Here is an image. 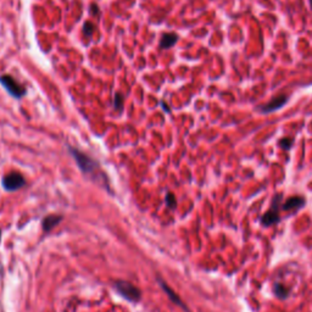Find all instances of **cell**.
<instances>
[{
	"instance_id": "1",
	"label": "cell",
	"mask_w": 312,
	"mask_h": 312,
	"mask_svg": "<svg viewBox=\"0 0 312 312\" xmlns=\"http://www.w3.org/2000/svg\"><path fill=\"white\" fill-rule=\"evenodd\" d=\"M67 149L68 152H70V154L72 155L73 158L76 160V163H77L79 169H81L84 174H88V176H90L94 179H97L98 177H99V178H103L104 173L101 172L100 165L97 160L90 157V156L87 155L86 153L81 152V150L76 149V148L70 147V145H67Z\"/></svg>"
},
{
	"instance_id": "2",
	"label": "cell",
	"mask_w": 312,
	"mask_h": 312,
	"mask_svg": "<svg viewBox=\"0 0 312 312\" xmlns=\"http://www.w3.org/2000/svg\"><path fill=\"white\" fill-rule=\"evenodd\" d=\"M114 287L126 300L131 301V303H138L141 300V290L137 288L136 286H133L132 283H130V282L116 281L114 283Z\"/></svg>"
},
{
	"instance_id": "3",
	"label": "cell",
	"mask_w": 312,
	"mask_h": 312,
	"mask_svg": "<svg viewBox=\"0 0 312 312\" xmlns=\"http://www.w3.org/2000/svg\"><path fill=\"white\" fill-rule=\"evenodd\" d=\"M0 83L4 87L5 89L7 90L10 95L15 99H21V98L24 97L26 94V88L23 86H21L15 78H12L11 76L9 75H4L0 77Z\"/></svg>"
},
{
	"instance_id": "4",
	"label": "cell",
	"mask_w": 312,
	"mask_h": 312,
	"mask_svg": "<svg viewBox=\"0 0 312 312\" xmlns=\"http://www.w3.org/2000/svg\"><path fill=\"white\" fill-rule=\"evenodd\" d=\"M1 184L5 190L15 191L21 189L26 184V180L20 172H11V173H7L6 176L2 177Z\"/></svg>"
},
{
	"instance_id": "5",
	"label": "cell",
	"mask_w": 312,
	"mask_h": 312,
	"mask_svg": "<svg viewBox=\"0 0 312 312\" xmlns=\"http://www.w3.org/2000/svg\"><path fill=\"white\" fill-rule=\"evenodd\" d=\"M289 100V95L287 94H278L276 97H273L268 103L265 104V105L257 106L256 110L261 114H271V112H275L279 110V109L283 108Z\"/></svg>"
},
{
	"instance_id": "6",
	"label": "cell",
	"mask_w": 312,
	"mask_h": 312,
	"mask_svg": "<svg viewBox=\"0 0 312 312\" xmlns=\"http://www.w3.org/2000/svg\"><path fill=\"white\" fill-rule=\"evenodd\" d=\"M283 198L282 194H277V195L273 198L272 200V205H271L270 210L265 213L264 217H262L261 223L264 226H271V224H276L277 222H279V213H278V207L281 205V200Z\"/></svg>"
},
{
	"instance_id": "7",
	"label": "cell",
	"mask_w": 312,
	"mask_h": 312,
	"mask_svg": "<svg viewBox=\"0 0 312 312\" xmlns=\"http://www.w3.org/2000/svg\"><path fill=\"white\" fill-rule=\"evenodd\" d=\"M304 205H305V199L303 196H290L284 201V204H282V209L284 211H298Z\"/></svg>"
},
{
	"instance_id": "8",
	"label": "cell",
	"mask_w": 312,
	"mask_h": 312,
	"mask_svg": "<svg viewBox=\"0 0 312 312\" xmlns=\"http://www.w3.org/2000/svg\"><path fill=\"white\" fill-rule=\"evenodd\" d=\"M61 221H62L61 215H48L46 217H44V220H43V222H42L43 229H44V232L48 233V232H50L51 229L55 228V227L61 222Z\"/></svg>"
},
{
	"instance_id": "9",
	"label": "cell",
	"mask_w": 312,
	"mask_h": 312,
	"mask_svg": "<svg viewBox=\"0 0 312 312\" xmlns=\"http://www.w3.org/2000/svg\"><path fill=\"white\" fill-rule=\"evenodd\" d=\"M177 42H178V35L176 33H163L160 39V48L169 49L176 44Z\"/></svg>"
},
{
	"instance_id": "10",
	"label": "cell",
	"mask_w": 312,
	"mask_h": 312,
	"mask_svg": "<svg viewBox=\"0 0 312 312\" xmlns=\"http://www.w3.org/2000/svg\"><path fill=\"white\" fill-rule=\"evenodd\" d=\"M293 143H294V141H293L292 138L286 137V138H282L281 141H279V147H281L283 150H286V152H288V150L292 149Z\"/></svg>"
},
{
	"instance_id": "11",
	"label": "cell",
	"mask_w": 312,
	"mask_h": 312,
	"mask_svg": "<svg viewBox=\"0 0 312 312\" xmlns=\"http://www.w3.org/2000/svg\"><path fill=\"white\" fill-rule=\"evenodd\" d=\"M114 108L115 110L117 111H121L123 109V95L120 94V93H116V94H115Z\"/></svg>"
},
{
	"instance_id": "12",
	"label": "cell",
	"mask_w": 312,
	"mask_h": 312,
	"mask_svg": "<svg viewBox=\"0 0 312 312\" xmlns=\"http://www.w3.org/2000/svg\"><path fill=\"white\" fill-rule=\"evenodd\" d=\"M166 204H167V206L169 207V209H174V207H176L177 201H176V196H174V194L167 193V195H166Z\"/></svg>"
},
{
	"instance_id": "13",
	"label": "cell",
	"mask_w": 312,
	"mask_h": 312,
	"mask_svg": "<svg viewBox=\"0 0 312 312\" xmlns=\"http://www.w3.org/2000/svg\"><path fill=\"white\" fill-rule=\"evenodd\" d=\"M275 293L279 298H287V295H288V290L284 288L283 286H279V284L275 286Z\"/></svg>"
},
{
	"instance_id": "14",
	"label": "cell",
	"mask_w": 312,
	"mask_h": 312,
	"mask_svg": "<svg viewBox=\"0 0 312 312\" xmlns=\"http://www.w3.org/2000/svg\"><path fill=\"white\" fill-rule=\"evenodd\" d=\"M93 31H94V26L90 22H86L83 26V33L86 34V37H90L93 34Z\"/></svg>"
},
{
	"instance_id": "15",
	"label": "cell",
	"mask_w": 312,
	"mask_h": 312,
	"mask_svg": "<svg viewBox=\"0 0 312 312\" xmlns=\"http://www.w3.org/2000/svg\"><path fill=\"white\" fill-rule=\"evenodd\" d=\"M161 105H162V106H163V109H165V110H166V111H167V112H169V109L167 108V106H166V105H165V104H163V101H161Z\"/></svg>"
},
{
	"instance_id": "16",
	"label": "cell",
	"mask_w": 312,
	"mask_h": 312,
	"mask_svg": "<svg viewBox=\"0 0 312 312\" xmlns=\"http://www.w3.org/2000/svg\"><path fill=\"white\" fill-rule=\"evenodd\" d=\"M0 238H1V231H0Z\"/></svg>"
},
{
	"instance_id": "17",
	"label": "cell",
	"mask_w": 312,
	"mask_h": 312,
	"mask_svg": "<svg viewBox=\"0 0 312 312\" xmlns=\"http://www.w3.org/2000/svg\"><path fill=\"white\" fill-rule=\"evenodd\" d=\"M311 7H312V0H311Z\"/></svg>"
}]
</instances>
